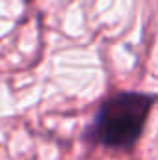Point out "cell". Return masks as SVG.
<instances>
[{
    "mask_svg": "<svg viewBox=\"0 0 158 160\" xmlns=\"http://www.w3.org/2000/svg\"><path fill=\"white\" fill-rule=\"evenodd\" d=\"M156 95L121 91L108 97L97 110L89 138L106 149L130 151L141 138Z\"/></svg>",
    "mask_w": 158,
    "mask_h": 160,
    "instance_id": "1",
    "label": "cell"
}]
</instances>
